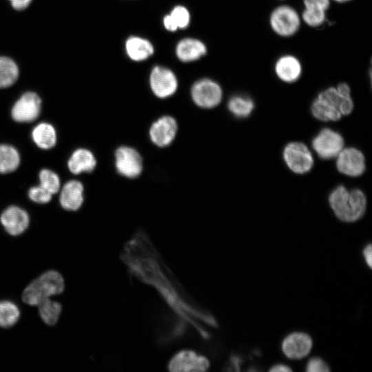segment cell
Returning a JSON list of instances; mask_svg holds the SVG:
<instances>
[{
  "instance_id": "obj_6",
  "label": "cell",
  "mask_w": 372,
  "mask_h": 372,
  "mask_svg": "<svg viewBox=\"0 0 372 372\" xmlns=\"http://www.w3.org/2000/svg\"><path fill=\"white\" fill-rule=\"evenodd\" d=\"M191 94L196 105L203 108H213L217 106L223 96L220 86L208 79L196 81L192 87Z\"/></svg>"
},
{
  "instance_id": "obj_22",
  "label": "cell",
  "mask_w": 372,
  "mask_h": 372,
  "mask_svg": "<svg viewBox=\"0 0 372 372\" xmlns=\"http://www.w3.org/2000/svg\"><path fill=\"white\" fill-rule=\"evenodd\" d=\"M125 48L129 57L136 61L147 59L154 52L151 43L138 37H130L126 41Z\"/></svg>"
},
{
  "instance_id": "obj_10",
  "label": "cell",
  "mask_w": 372,
  "mask_h": 372,
  "mask_svg": "<svg viewBox=\"0 0 372 372\" xmlns=\"http://www.w3.org/2000/svg\"><path fill=\"white\" fill-rule=\"evenodd\" d=\"M209 367V362L203 355L192 350L178 352L170 360L168 368L170 371H205Z\"/></svg>"
},
{
  "instance_id": "obj_2",
  "label": "cell",
  "mask_w": 372,
  "mask_h": 372,
  "mask_svg": "<svg viewBox=\"0 0 372 372\" xmlns=\"http://www.w3.org/2000/svg\"><path fill=\"white\" fill-rule=\"evenodd\" d=\"M329 202L337 218L347 223L361 218L366 207V199L361 190L355 189L349 192L342 185L331 193Z\"/></svg>"
},
{
  "instance_id": "obj_27",
  "label": "cell",
  "mask_w": 372,
  "mask_h": 372,
  "mask_svg": "<svg viewBox=\"0 0 372 372\" xmlns=\"http://www.w3.org/2000/svg\"><path fill=\"white\" fill-rule=\"evenodd\" d=\"M19 70L10 59L0 56V88L12 85L17 79Z\"/></svg>"
},
{
  "instance_id": "obj_18",
  "label": "cell",
  "mask_w": 372,
  "mask_h": 372,
  "mask_svg": "<svg viewBox=\"0 0 372 372\" xmlns=\"http://www.w3.org/2000/svg\"><path fill=\"white\" fill-rule=\"evenodd\" d=\"M83 187L77 180H70L65 184L60 194L61 205L67 210L76 211L83 202Z\"/></svg>"
},
{
  "instance_id": "obj_17",
  "label": "cell",
  "mask_w": 372,
  "mask_h": 372,
  "mask_svg": "<svg viewBox=\"0 0 372 372\" xmlns=\"http://www.w3.org/2000/svg\"><path fill=\"white\" fill-rule=\"evenodd\" d=\"M303 21L311 27L322 25L326 19V11L329 7V0H304Z\"/></svg>"
},
{
  "instance_id": "obj_25",
  "label": "cell",
  "mask_w": 372,
  "mask_h": 372,
  "mask_svg": "<svg viewBox=\"0 0 372 372\" xmlns=\"http://www.w3.org/2000/svg\"><path fill=\"white\" fill-rule=\"evenodd\" d=\"M37 307L43 322L50 326L54 325L57 322L62 309L59 302L48 298L41 302Z\"/></svg>"
},
{
  "instance_id": "obj_4",
  "label": "cell",
  "mask_w": 372,
  "mask_h": 372,
  "mask_svg": "<svg viewBox=\"0 0 372 372\" xmlns=\"http://www.w3.org/2000/svg\"><path fill=\"white\" fill-rule=\"evenodd\" d=\"M270 25L278 35L290 37L298 30L300 19L298 12L293 8L281 6L273 10L271 14Z\"/></svg>"
},
{
  "instance_id": "obj_19",
  "label": "cell",
  "mask_w": 372,
  "mask_h": 372,
  "mask_svg": "<svg viewBox=\"0 0 372 372\" xmlns=\"http://www.w3.org/2000/svg\"><path fill=\"white\" fill-rule=\"evenodd\" d=\"M278 77L287 83L297 81L302 73V66L299 60L292 55H285L278 59L275 65Z\"/></svg>"
},
{
  "instance_id": "obj_37",
  "label": "cell",
  "mask_w": 372,
  "mask_h": 372,
  "mask_svg": "<svg viewBox=\"0 0 372 372\" xmlns=\"http://www.w3.org/2000/svg\"><path fill=\"white\" fill-rule=\"evenodd\" d=\"M335 1L339 2V3H344L347 1H349L351 0H334Z\"/></svg>"
},
{
  "instance_id": "obj_32",
  "label": "cell",
  "mask_w": 372,
  "mask_h": 372,
  "mask_svg": "<svg viewBox=\"0 0 372 372\" xmlns=\"http://www.w3.org/2000/svg\"><path fill=\"white\" fill-rule=\"evenodd\" d=\"M30 198L37 203H47L52 199V194L41 185L32 187L28 192Z\"/></svg>"
},
{
  "instance_id": "obj_11",
  "label": "cell",
  "mask_w": 372,
  "mask_h": 372,
  "mask_svg": "<svg viewBox=\"0 0 372 372\" xmlns=\"http://www.w3.org/2000/svg\"><path fill=\"white\" fill-rule=\"evenodd\" d=\"M41 101L34 92L23 94L12 107L11 114L17 122L28 123L37 119L41 112Z\"/></svg>"
},
{
  "instance_id": "obj_13",
  "label": "cell",
  "mask_w": 372,
  "mask_h": 372,
  "mask_svg": "<svg viewBox=\"0 0 372 372\" xmlns=\"http://www.w3.org/2000/svg\"><path fill=\"white\" fill-rule=\"evenodd\" d=\"M149 83L154 94L162 99L174 94L178 86L174 74L170 70L160 66L152 70Z\"/></svg>"
},
{
  "instance_id": "obj_29",
  "label": "cell",
  "mask_w": 372,
  "mask_h": 372,
  "mask_svg": "<svg viewBox=\"0 0 372 372\" xmlns=\"http://www.w3.org/2000/svg\"><path fill=\"white\" fill-rule=\"evenodd\" d=\"M20 317L19 307L10 300L0 301V327L9 328L14 325Z\"/></svg>"
},
{
  "instance_id": "obj_35",
  "label": "cell",
  "mask_w": 372,
  "mask_h": 372,
  "mask_svg": "<svg viewBox=\"0 0 372 372\" xmlns=\"http://www.w3.org/2000/svg\"><path fill=\"white\" fill-rule=\"evenodd\" d=\"M12 7L18 10H23L28 6L32 0H10Z\"/></svg>"
},
{
  "instance_id": "obj_1",
  "label": "cell",
  "mask_w": 372,
  "mask_h": 372,
  "mask_svg": "<svg viewBox=\"0 0 372 372\" xmlns=\"http://www.w3.org/2000/svg\"><path fill=\"white\" fill-rule=\"evenodd\" d=\"M123 257L134 274L154 286L181 315L187 316V313H191L210 325H216L212 317L200 313L194 307H190L191 304L185 301V298L182 289L171 277L163 263L160 262L157 253L143 231L137 232L127 242Z\"/></svg>"
},
{
  "instance_id": "obj_30",
  "label": "cell",
  "mask_w": 372,
  "mask_h": 372,
  "mask_svg": "<svg viewBox=\"0 0 372 372\" xmlns=\"http://www.w3.org/2000/svg\"><path fill=\"white\" fill-rule=\"evenodd\" d=\"M311 112L316 118L323 121H338L342 116L339 111L319 97L312 103Z\"/></svg>"
},
{
  "instance_id": "obj_12",
  "label": "cell",
  "mask_w": 372,
  "mask_h": 372,
  "mask_svg": "<svg viewBox=\"0 0 372 372\" xmlns=\"http://www.w3.org/2000/svg\"><path fill=\"white\" fill-rule=\"evenodd\" d=\"M319 98L337 110L342 115L350 114L353 108L349 86L346 83H340L336 87H329L320 92Z\"/></svg>"
},
{
  "instance_id": "obj_26",
  "label": "cell",
  "mask_w": 372,
  "mask_h": 372,
  "mask_svg": "<svg viewBox=\"0 0 372 372\" xmlns=\"http://www.w3.org/2000/svg\"><path fill=\"white\" fill-rule=\"evenodd\" d=\"M20 157L17 150L7 145H0V173L14 171L19 165Z\"/></svg>"
},
{
  "instance_id": "obj_7",
  "label": "cell",
  "mask_w": 372,
  "mask_h": 372,
  "mask_svg": "<svg viewBox=\"0 0 372 372\" xmlns=\"http://www.w3.org/2000/svg\"><path fill=\"white\" fill-rule=\"evenodd\" d=\"M283 156L289 168L297 174L308 172L313 164L310 151L302 143H289L284 149Z\"/></svg>"
},
{
  "instance_id": "obj_8",
  "label": "cell",
  "mask_w": 372,
  "mask_h": 372,
  "mask_svg": "<svg viewBox=\"0 0 372 372\" xmlns=\"http://www.w3.org/2000/svg\"><path fill=\"white\" fill-rule=\"evenodd\" d=\"M344 146L342 136L329 128L322 130L313 139L312 147L323 159H330L338 155Z\"/></svg>"
},
{
  "instance_id": "obj_3",
  "label": "cell",
  "mask_w": 372,
  "mask_h": 372,
  "mask_svg": "<svg viewBox=\"0 0 372 372\" xmlns=\"http://www.w3.org/2000/svg\"><path fill=\"white\" fill-rule=\"evenodd\" d=\"M64 280L56 271L49 270L31 282L22 293V300L27 304L37 306L41 302L64 290Z\"/></svg>"
},
{
  "instance_id": "obj_16",
  "label": "cell",
  "mask_w": 372,
  "mask_h": 372,
  "mask_svg": "<svg viewBox=\"0 0 372 372\" xmlns=\"http://www.w3.org/2000/svg\"><path fill=\"white\" fill-rule=\"evenodd\" d=\"M0 221L9 234L19 236L28 228L30 219L25 210L17 206H10L3 211Z\"/></svg>"
},
{
  "instance_id": "obj_33",
  "label": "cell",
  "mask_w": 372,
  "mask_h": 372,
  "mask_svg": "<svg viewBox=\"0 0 372 372\" xmlns=\"http://www.w3.org/2000/svg\"><path fill=\"white\" fill-rule=\"evenodd\" d=\"M307 372H327L330 371L329 365L320 358L313 357L307 364Z\"/></svg>"
},
{
  "instance_id": "obj_31",
  "label": "cell",
  "mask_w": 372,
  "mask_h": 372,
  "mask_svg": "<svg viewBox=\"0 0 372 372\" xmlns=\"http://www.w3.org/2000/svg\"><path fill=\"white\" fill-rule=\"evenodd\" d=\"M40 185L52 194L59 192L60 180L59 176L49 169H42L39 174Z\"/></svg>"
},
{
  "instance_id": "obj_23",
  "label": "cell",
  "mask_w": 372,
  "mask_h": 372,
  "mask_svg": "<svg viewBox=\"0 0 372 372\" xmlns=\"http://www.w3.org/2000/svg\"><path fill=\"white\" fill-rule=\"evenodd\" d=\"M32 136L34 143L42 149H50L54 147L56 141L54 128L46 123L37 125L34 128Z\"/></svg>"
},
{
  "instance_id": "obj_9",
  "label": "cell",
  "mask_w": 372,
  "mask_h": 372,
  "mask_svg": "<svg viewBox=\"0 0 372 372\" xmlns=\"http://www.w3.org/2000/svg\"><path fill=\"white\" fill-rule=\"evenodd\" d=\"M313 340L307 333L296 331L287 335L282 340L281 349L291 360H300L307 356L312 349Z\"/></svg>"
},
{
  "instance_id": "obj_36",
  "label": "cell",
  "mask_w": 372,
  "mask_h": 372,
  "mask_svg": "<svg viewBox=\"0 0 372 372\" xmlns=\"http://www.w3.org/2000/svg\"><path fill=\"white\" fill-rule=\"evenodd\" d=\"M270 372H291L292 369L284 364H276L271 367Z\"/></svg>"
},
{
  "instance_id": "obj_15",
  "label": "cell",
  "mask_w": 372,
  "mask_h": 372,
  "mask_svg": "<svg viewBox=\"0 0 372 372\" xmlns=\"http://www.w3.org/2000/svg\"><path fill=\"white\" fill-rule=\"evenodd\" d=\"M336 166L338 171L344 174L358 176L365 170L364 156L354 147L345 148L338 154Z\"/></svg>"
},
{
  "instance_id": "obj_21",
  "label": "cell",
  "mask_w": 372,
  "mask_h": 372,
  "mask_svg": "<svg viewBox=\"0 0 372 372\" xmlns=\"http://www.w3.org/2000/svg\"><path fill=\"white\" fill-rule=\"evenodd\" d=\"M206 52L203 42L194 39H185L176 46L177 56L184 62L195 61L205 55Z\"/></svg>"
},
{
  "instance_id": "obj_5",
  "label": "cell",
  "mask_w": 372,
  "mask_h": 372,
  "mask_svg": "<svg viewBox=\"0 0 372 372\" xmlns=\"http://www.w3.org/2000/svg\"><path fill=\"white\" fill-rule=\"evenodd\" d=\"M115 167L120 175L128 178L138 177L143 170V160L133 147L121 146L114 152Z\"/></svg>"
},
{
  "instance_id": "obj_24",
  "label": "cell",
  "mask_w": 372,
  "mask_h": 372,
  "mask_svg": "<svg viewBox=\"0 0 372 372\" xmlns=\"http://www.w3.org/2000/svg\"><path fill=\"white\" fill-rule=\"evenodd\" d=\"M190 16L188 10L183 6L175 7L170 14L164 17L163 23L169 31H175L177 28H185L189 23Z\"/></svg>"
},
{
  "instance_id": "obj_20",
  "label": "cell",
  "mask_w": 372,
  "mask_h": 372,
  "mask_svg": "<svg viewBox=\"0 0 372 372\" xmlns=\"http://www.w3.org/2000/svg\"><path fill=\"white\" fill-rule=\"evenodd\" d=\"M96 165V161L93 154L86 149L75 150L68 161L70 171L79 174L82 172H91Z\"/></svg>"
},
{
  "instance_id": "obj_34",
  "label": "cell",
  "mask_w": 372,
  "mask_h": 372,
  "mask_svg": "<svg viewBox=\"0 0 372 372\" xmlns=\"http://www.w3.org/2000/svg\"><path fill=\"white\" fill-rule=\"evenodd\" d=\"M363 256L369 267L371 268L372 267V249H371V244H369L364 248Z\"/></svg>"
},
{
  "instance_id": "obj_28",
  "label": "cell",
  "mask_w": 372,
  "mask_h": 372,
  "mask_svg": "<svg viewBox=\"0 0 372 372\" xmlns=\"http://www.w3.org/2000/svg\"><path fill=\"white\" fill-rule=\"evenodd\" d=\"M229 111L238 118L247 117L251 113L254 104L253 101L244 96H234L228 101Z\"/></svg>"
},
{
  "instance_id": "obj_14",
  "label": "cell",
  "mask_w": 372,
  "mask_h": 372,
  "mask_svg": "<svg viewBox=\"0 0 372 372\" xmlns=\"http://www.w3.org/2000/svg\"><path fill=\"white\" fill-rule=\"evenodd\" d=\"M178 130L177 123L170 116H163L154 122L149 131V135L154 144L164 147L174 141Z\"/></svg>"
}]
</instances>
